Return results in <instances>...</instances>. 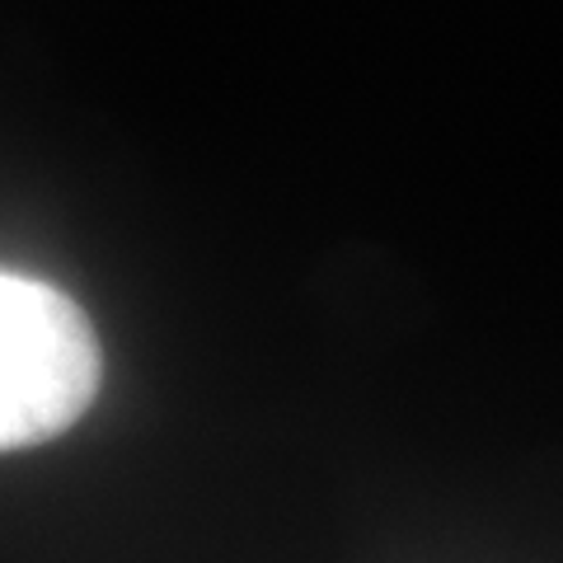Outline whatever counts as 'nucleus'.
Returning <instances> with one entry per match:
<instances>
[{
    "label": "nucleus",
    "instance_id": "obj_1",
    "mask_svg": "<svg viewBox=\"0 0 563 563\" xmlns=\"http://www.w3.org/2000/svg\"><path fill=\"white\" fill-rule=\"evenodd\" d=\"M103 380L99 333L62 287L0 273V451L76 428Z\"/></svg>",
    "mask_w": 563,
    "mask_h": 563
}]
</instances>
